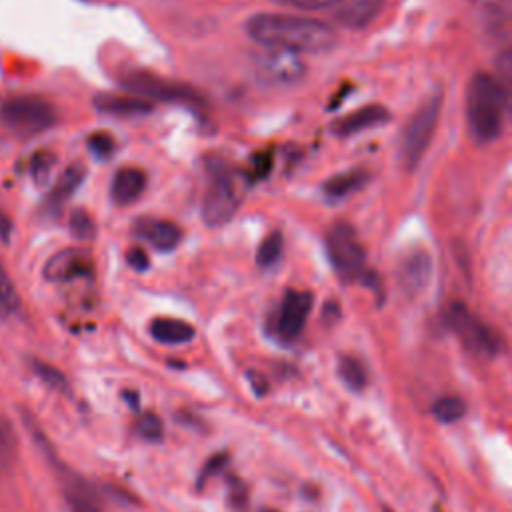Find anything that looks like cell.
Listing matches in <instances>:
<instances>
[{
  "label": "cell",
  "mask_w": 512,
  "mask_h": 512,
  "mask_svg": "<svg viewBox=\"0 0 512 512\" xmlns=\"http://www.w3.org/2000/svg\"><path fill=\"white\" fill-rule=\"evenodd\" d=\"M244 32L262 48L286 50L294 54H320L336 46L332 26L296 14L260 12L244 22Z\"/></svg>",
  "instance_id": "1"
},
{
  "label": "cell",
  "mask_w": 512,
  "mask_h": 512,
  "mask_svg": "<svg viewBox=\"0 0 512 512\" xmlns=\"http://www.w3.org/2000/svg\"><path fill=\"white\" fill-rule=\"evenodd\" d=\"M508 110V96L498 78L486 72L472 76L466 88L464 112L466 128L478 144H488L498 138Z\"/></svg>",
  "instance_id": "2"
},
{
  "label": "cell",
  "mask_w": 512,
  "mask_h": 512,
  "mask_svg": "<svg viewBox=\"0 0 512 512\" xmlns=\"http://www.w3.org/2000/svg\"><path fill=\"white\" fill-rule=\"evenodd\" d=\"M440 110H442V96L440 92L430 94L410 116L402 130V140H400V164L406 170H414L420 160L424 158L432 136L436 132L438 120H440Z\"/></svg>",
  "instance_id": "3"
},
{
  "label": "cell",
  "mask_w": 512,
  "mask_h": 512,
  "mask_svg": "<svg viewBox=\"0 0 512 512\" xmlns=\"http://www.w3.org/2000/svg\"><path fill=\"white\" fill-rule=\"evenodd\" d=\"M54 106L38 96H14L2 102L0 122L18 136H34L56 124Z\"/></svg>",
  "instance_id": "4"
},
{
  "label": "cell",
  "mask_w": 512,
  "mask_h": 512,
  "mask_svg": "<svg viewBox=\"0 0 512 512\" xmlns=\"http://www.w3.org/2000/svg\"><path fill=\"white\" fill-rule=\"evenodd\" d=\"M326 252L334 272L344 282H354L368 276L364 248L350 224L336 222L330 226L326 232Z\"/></svg>",
  "instance_id": "5"
},
{
  "label": "cell",
  "mask_w": 512,
  "mask_h": 512,
  "mask_svg": "<svg viewBox=\"0 0 512 512\" xmlns=\"http://www.w3.org/2000/svg\"><path fill=\"white\" fill-rule=\"evenodd\" d=\"M240 206V196L236 184L228 170L214 160L208 166V186L202 196V220L216 228L230 222Z\"/></svg>",
  "instance_id": "6"
},
{
  "label": "cell",
  "mask_w": 512,
  "mask_h": 512,
  "mask_svg": "<svg viewBox=\"0 0 512 512\" xmlns=\"http://www.w3.org/2000/svg\"><path fill=\"white\" fill-rule=\"evenodd\" d=\"M122 86L136 96L152 102H178L184 106H192L200 110L204 106V100L200 94H196L190 86L166 80L162 76H156L152 72L144 70H130L122 76Z\"/></svg>",
  "instance_id": "7"
},
{
  "label": "cell",
  "mask_w": 512,
  "mask_h": 512,
  "mask_svg": "<svg viewBox=\"0 0 512 512\" xmlns=\"http://www.w3.org/2000/svg\"><path fill=\"white\" fill-rule=\"evenodd\" d=\"M446 322L470 352L482 356H496L502 350V338L498 336V332L480 318H476L462 302H452L448 306Z\"/></svg>",
  "instance_id": "8"
},
{
  "label": "cell",
  "mask_w": 512,
  "mask_h": 512,
  "mask_svg": "<svg viewBox=\"0 0 512 512\" xmlns=\"http://www.w3.org/2000/svg\"><path fill=\"white\" fill-rule=\"evenodd\" d=\"M254 74L266 86H294L306 74V64L294 52L264 48L254 56Z\"/></svg>",
  "instance_id": "9"
},
{
  "label": "cell",
  "mask_w": 512,
  "mask_h": 512,
  "mask_svg": "<svg viewBox=\"0 0 512 512\" xmlns=\"http://www.w3.org/2000/svg\"><path fill=\"white\" fill-rule=\"evenodd\" d=\"M312 310V294L306 290H286L274 316L272 332L282 342H292L300 336Z\"/></svg>",
  "instance_id": "10"
},
{
  "label": "cell",
  "mask_w": 512,
  "mask_h": 512,
  "mask_svg": "<svg viewBox=\"0 0 512 512\" xmlns=\"http://www.w3.org/2000/svg\"><path fill=\"white\" fill-rule=\"evenodd\" d=\"M476 20L486 38L512 46V2L510 0H478Z\"/></svg>",
  "instance_id": "11"
},
{
  "label": "cell",
  "mask_w": 512,
  "mask_h": 512,
  "mask_svg": "<svg viewBox=\"0 0 512 512\" xmlns=\"http://www.w3.org/2000/svg\"><path fill=\"white\" fill-rule=\"evenodd\" d=\"M432 278V258L426 250L416 248L404 254L396 268V280L404 294L418 296Z\"/></svg>",
  "instance_id": "12"
},
{
  "label": "cell",
  "mask_w": 512,
  "mask_h": 512,
  "mask_svg": "<svg viewBox=\"0 0 512 512\" xmlns=\"http://www.w3.org/2000/svg\"><path fill=\"white\" fill-rule=\"evenodd\" d=\"M42 274L50 282H68L76 278H88L92 276V258L84 250L66 248L56 252L44 264Z\"/></svg>",
  "instance_id": "13"
},
{
  "label": "cell",
  "mask_w": 512,
  "mask_h": 512,
  "mask_svg": "<svg viewBox=\"0 0 512 512\" xmlns=\"http://www.w3.org/2000/svg\"><path fill=\"white\" fill-rule=\"evenodd\" d=\"M134 234L160 252H170L182 242V228L172 220L142 216L134 222Z\"/></svg>",
  "instance_id": "14"
},
{
  "label": "cell",
  "mask_w": 512,
  "mask_h": 512,
  "mask_svg": "<svg viewBox=\"0 0 512 512\" xmlns=\"http://www.w3.org/2000/svg\"><path fill=\"white\" fill-rule=\"evenodd\" d=\"M62 492H64V498L70 506L72 512H100L102 510V504H100V496L96 492V488L76 476V474H66L62 476Z\"/></svg>",
  "instance_id": "15"
},
{
  "label": "cell",
  "mask_w": 512,
  "mask_h": 512,
  "mask_svg": "<svg viewBox=\"0 0 512 512\" xmlns=\"http://www.w3.org/2000/svg\"><path fill=\"white\" fill-rule=\"evenodd\" d=\"M146 172H142L140 168L134 166H126L120 168L110 182V196L114 200V204L118 206H128L132 202H136L140 198V194L146 188Z\"/></svg>",
  "instance_id": "16"
},
{
  "label": "cell",
  "mask_w": 512,
  "mask_h": 512,
  "mask_svg": "<svg viewBox=\"0 0 512 512\" xmlns=\"http://www.w3.org/2000/svg\"><path fill=\"white\" fill-rule=\"evenodd\" d=\"M388 120V110L380 104H368L364 108H358L346 116H342L340 120L334 122L332 126V132L336 136H352V134H358L362 130H368V128H374L382 122Z\"/></svg>",
  "instance_id": "17"
},
{
  "label": "cell",
  "mask_w": 512,
  "mask_h": 512,
  "mask_svg": "<svg viewBox=\"0 0 512 512\" xmlns=\"http://www.w3.org/2000/svg\"><path fill=\"white\" fill-rule=\"evenodd\" d=\"M86 178V170L82 164H70L62 170V174L56 178L50 194L46 196L44 210L50 214H58L64 202L80 188V184Z\"/></svg>",
  "instance_id": "18"
},
{
  "label": "cell",
  "mask_w": 512,
  "mask_h": 512,
  "mask_svg": "<svg viewBox=\"0 0 512 512\" xmlns=\"http://www.w3.org/2000/svg\"><path fill=\"white\" fill-rule=\"evenodd\" d=\"M384 0H344L336 10V22L344 28H366L382 10Z\"/></svg>",
  "instance_id": "19"
},
{
  "label": "cell",
  "mask_w": 512,
  "mask_h": 512,
  "mask_svg": "<svg viewBox=\"0 0 512 512\" xmlns=\"http://www.w3.org/2000/svg\"><path fill=\"white\" fill-rule=\"evenodd\" d=\"M94 108L110 116H144L150 114L154 104L140 96H120V94H98L94 98Z\"/></svg>",
  "instance_id": "20"
},
{
  "label": "cell",
  "mask_w": 512,
  "mask_h": 512,
  "mask_svg": "<svg viewBox=\"0 0 512 512\" xmlns=\"http://www.w3.org/2000/svg\"><path fill=\"white\" fill-rule=\"evenodd\" d=\"M368 180V174L366 170L362 168H350V170H344V172H338L334 174L332 178H328L324 184H322V192L328 200H344L348 198L350 194L358 192Z\"/></svg>",
  "instance_id": "21"
},
{
  "label": "cell",
  "mask_w": 512,
  "mask_h": 512,
  "mask_svg": "<svg viewBox=\"0 0 512 512\" xmlns=\"http://www.w3.org/2000/svg\"><path fill=\"white\" fill-rule=\"evenodd\" d=\"M192 324L178 318H156L150 324V336L162 344H184L194 338Z\"/></svg>",
  "instance_id": "22"
},
{
  "label": "cell",
  "mask_w": 512,
  "mask_h": 512,
  "mask_svg": "<svg viewBox=\"0 0 512 512\" xmlns=\"http://www.w3.org/2000/svg\"><path fill=\"white\" fill-rule=\"evenodd\" d=\"M338 376L344 382L346 388H350L352 392H360L366 388L368 384V372L366 366L362 364V360H358L356 356H340L338 360Z\"/></svg>",
  "instance_id": "23"
},
{
  "label": "cell",
  "mask_w": 512,
  "mask_h": 512,
  "mask_svg": "<svg viewBox=\"0 0 512 512\" xmlns=\"http://www.w3.org/2000/svg\"><path fill=\"white\" fill-rule=\"evenodd\" d=\"M282 252H284V238L280 230H272L258 246L256 250V264L262 270H270L274 268L280 260H282Z\"/></svg>",
  "instance_id": "24"
},
{
  "label": "cell",
  "mask_w": 512,
  "mask_h": 512,
  "mask_svg": "<svg viewBox=\"0 0 512 512\" xmlns=\"http://www.w3.org/2000/svg\"><path fill=\"white\" fill-rule=\"evenodd\" d=\"M432 416L442 422V424H454L458 420L464 418L466 414V402L460 396L448 394V396H440L434 404H432Z\"/></svg>",
  "instance_id": "25"
},
{
  "label": "cell",
  "mask_w": 512,
  "mask_h": 512,
  "mask_svg": "<svg viewBox=\"0 0 512 512\" xmlns=\"http://www.w3.org/2000/svg\"><path fill=\"white\" fill-rule=\"evenodd\" d=\"M18 308H20V298H18L16 286L12 284V280H10V276L4 270L2 260H0V310L6 312V314H12Z\"/></svg>",
  "instance_id": "26"
},
{
  "label": "cell",
  "mask_w": 512,
  "mask_h": 512,
  "mask_svg": "<svg viewBox=\"0 0 512 512\" xmlns=\"http://www.w3.org/2000/svg\"><path fill=\"white\" fill-rule=\"evenodd\" d=\"M68 226H70V234L78 240H92L96 236V222L86 210H74Z\"/></svg>",
  "instance_id": "27"
},
{
  "label": "cell",
  "mask_w": 512,
  "mask_h": 512,
  "mask_svg": "<svg viewBox=\"0 0 512 512\" xmlns=\"http://www.w3.org/2000/svg\"><path fill=\"white\" fill-rule=\"evenodd\" d=\"M16 456V432L12 424L0 416V466H8Z\"/></svg>",
  "instance_id": "28"
},
{
  "label": "cell",
  "mask_w": 512,
  "mask_h": 512,
  "mask_svg": "<svg viewBox=\"0 0 512 512\" xmlns=\"http://www.w3.org/2000/svg\"><path fill=\"white\" fill-rule=\"evenodd\" d=\"M136 434L144 440H150V442H156L164 436V424L162 420L152 414V412H146L142 414L138 420H136Z\"/></svg>",
  "instance_id": "29"
},
{
  "label": "cell",
  "mask_w": 512,
  "mask_h": 512,
  "mask_svg": "<svg viewBox=\"0 0 512 512\" xmlns=\"http://www.w3.org/2000/svg\"><path fill=\"white\" fill-rule=\"evenodd\" d=\"M86 146H88L90 154H92L94 158H98V160L110 158V156L114 154V150H116L114 138H112L110 134H106V132H94V134H90L88 140H86Z\"/></svg>",
  "instance_id": "30"
},
{
  "label": "cell",
  "mask_w": 512,
  "mask_h": 512,
  "mask_svg": "<svg viewBox=\"0 0 512 512\" xmlns=\"http://www.w3.org/2000/svg\"><path fill=\"white\" fill-rule=\"evenodd\" d=\"M52 164H54V156H52L50 152H46V150L38 152V154L32 158V162H30V172H32V176H34V180H36L38 184H44V182H46V178H48V174H50V170H52Z\"/></svg>",
  "instance_id": "31"
},
{
  "label": "cell",
  "mask_w": 512,
  "mask_h": 512,
  "mask_svg": "<svg viewBox=\"0 0 512 512\" xmlns=\"http://www.w3.org/2000/svg\"><path fill=\"white\" fill-rule=\"evenodd\" d=\"M34 372L52 388L56 390H64L66 388V378L52 366L44 364V362H34Z\"/></svg>",
  "instance_id": "32"
},
{
  "label": "cell",
  "mask_w": 512,
  "mask_h": 512,
  "mask_svg": "<svg viewBox=\"0 0 512 512\" xmlns=\"http://www.w3.org/2000/svg\"><path fill=\"white\" fill-rule=\"evenodd\" d=\"M274 2L298 8V10H324V8L340 6L344 0H274Z\"/></svg>",
  "instance_id": "33"
},
{
  "label": "cell",
  "mask_w": 512,
  "mask_h": 512,
  "mask_svg": "<svg viewBox=\"0 0 512 512\" xmlns=\"http://www.w3.org/2000/svg\"><path fill=\"white\" fill-rule=\"evenodd\" d=\"M496 70H498V76L512 84V46L510 48H504L496 60Z\"/></svg>",
  "instance_id": "34"
},
{
  "label": "cell",
  "mask_w": 512,
  "mask_h": 512,
  "mask_svg": "<svg viewBox=\"0 0 512 512\" xmlns=\"http://www.w3.org/2000/svg\"><path fill=\"white\" fill-rule=\"evenodd\" d=\"M272 170V154L266 150V152H260L254 156V162H252V174L256 180L268 176V172Z\"/></svg>",
  "instance_id": "35"
},
{
  "label": "cell",
  "mask_w": 512,
  "mask_h": 512,
  "mask_svg": "<svg viewBox=\"0 0 512 512\" xmlns=\"http://www.w3.org/2000/svg\"><path fill=\"white\" fill-rule=\"evenodd\" d=\"M126 260H128V264H130L136 272H142V270L148 268V256H146V252H144L142 248H132V250L128 252Z\"/></svg>",
  "instance_id": "36"
},
{
  "label": "cell",
  "mask_w": 512,
  "mask_h": 512,
  "mask_svg": "<svg viewBox=\"0 0 512 512\" xmlns=\"http://www.w3.org/2000/svg\"><path fill=\"white\" fill-rule=\"evenodd\" d=\"M224 462H226V456L224 454H220V456H214L206 466H204V472L200 474V484H204L212 474H216L222 466H224Z\"/></svg>",
  "instance_id": "37"
},
{
  "label": "cell",
  "mask_w": 512,
  "mask_h": 512,
  "mask_svg": "<svg viewBox=\"0 0 512 512\" xmlns=\"http://www.w3.org/2000/svg\"><path fill=\"white\" fill-rule=\"evenodd\" d=\"M0 240L4 244L10 242V220H8V216L2 210H0Z\"/></svg>",
  "instance_id": "38"
},
{
  "label": "cell",
  "mask_w": 512,
  "mask_h": 512,
  "mask_svg": "<svg viewBox=\"0 0 512 512\" xmlns=\"http://www.w3.org/2000/svg\"><path fill=\"white\" fill-rule=\"evenodd\" d=\"M508 114L512 116V94H510V98H508Z\"/></svg>",
  "instance_id": "39"
},
{
  "label": "cell",
  "mask_w": 512,
  "mask_h": 512,
  "mask_svg": "<svg viewBox=\"0 0 512 512\" xmlns=\"http://www.w3.org/2000/svg\"><path fill=\"white\" fill-rule=\"evenodd\" d=\"M260 512H278V510H274V508H264V510H260Z\"/></svg>",
  "instance_id": "40"
},
{
  "label": "cell",
  "mask_w": 512,
  "mask_h": 512,
  "mask_svg": "<svg viewBox=\"0 0 512 512\" xmlns=\"http://www.w3.org/2000/svg\"><path fill=\"white\" fill-rule=\"evenodd\" d=\"M386 512H390V510H386Z\"/></svg>",
  "instance_id": "41"
}]
</instances>
